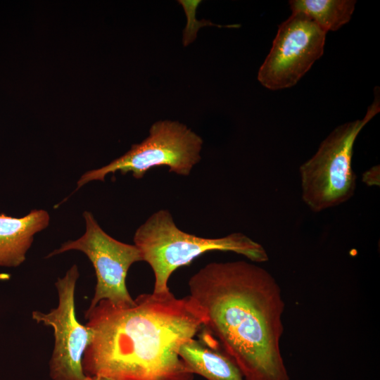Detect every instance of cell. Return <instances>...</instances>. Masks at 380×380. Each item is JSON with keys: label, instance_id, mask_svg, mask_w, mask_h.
<instances>
[{"label": "cell", "instance_id": "1", "mask_svg": "<svg viewBox=\"0 0 380 380\" xmlns=\"http://www.w3.org/2000/svg\"><path fill=\"white\" fill-rule=\"evenodd\" d=\"M84 317L91 336L82 361L86 377L194 379L178 351L201 331L206 315L190 295L142 293L126 306L103 300Z\"/></svg>", "mask_w": 380, "mask_h": 380}, {"label": "cell", "instance_id": "2", "mask_svg": "<svg viewBox=\"0 0 380 380\" xmlns=\"http://www.w3.org/2000/svg\"><path fill=\"white\" fill-rule=\"evenodd\" d=\"M189 289L205 311L208 343L246 380H289L280 348L284 302L268 271L244 260L213 262L189 279Z\"/></svg>", "mask_w": 380, "mask_h": 380}, {"label": "cell", "instance_id": "3", "mask_svg": "<svg viewBox=\"0 0 380 380\" xmlns=\"http://www.w3.org/2000/svg\"><path fill=\"white\" fill-rule=\"evenodd\" d=\"M133 239L143 261L153 270L154 293L170 292L168 281L171 274L207 252H234L253 262L268 260L262 246L246 234L236 232L219 238L198 236L181 230L165 209L153 213L137 229Z\"/></svg>", "mask_w": 380, "mask_h": 380}, {"label": "cell", "instance_id": "4", "mask_svg": "<svg viewBox=\"0 0 380 380\" xmlns=\"http://www.w3.org/2000/svg\"><path fill=\"white\" fill-rule=\"evenodd\" d=\"M379 94L362 120L336 127L320 144L315 154L299 168L302 198L315 213L348 201L356 187L352 168L355 141L362 128L379 112Z\"/></svg>", "mask_w": 380, "mask_h": 380}, {"label": "cell", "instance_id": "5", "mask_svg": "<svg viewBox=\"0 0 380 380\" xmlns=\"http://www.w3.org/2000/svg\"><path fill=\"white\" fill-rule=\"evenodd\" d=\"M203 139L185 125L172 120H159L150 127L149 135L133 144L124 155L109 164L85 172L77 182V189L91 181H104L109 173L132 172L141 179L151 168L166 166L170 172L187 176L201 157Z\"/></svg>", "mask_w": 380, "mask_h": 380}, {"label": "cell", "instance_id": "6", "mask_svg": "<svg viewBox=\"0 0 380 380\" xmlns=\"http://www.w3.org/2000/svg\"><path fill=\"white\" fill-rule=\"evenodd\" d=\"M86 231L79 239L68 241L50 253L47 258L70 250L84 253L95 270L96 285L89 308L106 300L116 306L131 305L134 299L126 286L131 265L143 261L139 249L113 238L104 232L89 211H84Z\"/></svg>", "mask_w": 380, "mask_h": 380}, {"label": "cell", "instance_id": "7", "mask_svg": "<svg viewBox=\"0 0 380 380\" xmlns=\"http://www.w3.org/2000/svg\"><path fill=\"white\" fill-rule=\"evenodd\" d=\"M326 34L305 15L292 13L279 25L258 70L260 83L270 90L293 87L323 55Z\"/></svg>", "mask_w": 380, "mask_h": 380}, {"label": "cell", "instance_id": "8", "mask_svg": "<svg viewBox=\"0 0 380 380\" xmlns=\"http://www.w3.org/2000/svg\"><path fill=\"white\" fill-rule=\"evenodd\" d=\"M80 273L73 265L55 283L58 304L48 313L34 310L32 319L39 324L52 327L54 346L49 362L53 380H86L82 361L90 341V331L76 317L75 291Z\"/></svg>", "mask_w": 380, "mask_h": 380}, {"label": "cell", "instance_id": "9", "mask_svg": "<svg viewBox=\"0 0 380 380\" xmlns=\"http://www.w3.org/2000/svg\"><path fill=\"white\" fill-rule=\"evenodd\" d=\"M44 210H32L22 217L0 214V266L15 267L26 259L34 235L49 224Z\"/></svg>", "mask_w": 380, "mask_h": 380}, {"label": "cell", "instance_id": "10", "mask_svg": "<svg viewBox=\"0 0 380 380\" xmlns=\"http://www.w3.org/2000/svg\"><path fill=\"white\" fill-rule=\"evenodd\" d=\"M179 356L194 374L207 380H246L234 362L220 350L194 338L184 342Z\"/></svg>", "mask_w": 380, "mask_h": 380}, {"label": "cell", "instance_id": "11", "mask_svg": "<svg viewBox=\"0 0 380 380\" xmlns=\"http://www.w3.org/2000/svg\"><path fill=\"white\" fill-rule=\"evenodd\" d=\"M292 13H301L324 32L336 31L348 23L355 10L354 0H291Z\"/></svg>", "mask_w": 380, "mask_h": 380}, {"label": "cell", "instance_id": "12", "mask_svg": "<svg viewBox=\"0 0 380 380\" xmlns=\"http://www.w3.org/2000/svg\"><path fill=\"white\" fill-rule=\"evenodd\" d=\"M363 182L369 185H379V167L374 166L363 174Z\"/></svg>", "mask_w": 380, "mask_h": 380}, {"label": "cell", "instance_id": "13", "mask_svg": "<svg viewBox=\"0 0 380 380\" xmlns=\"http://www.w3.org/2000/svg\"><path fill=\"white\" fill-rule=\"evenodd\" d=\"M86 380H111L104 377H87Z\"/></svg>", "mask_w": 380, "mask_h": 380}]
</instances>
